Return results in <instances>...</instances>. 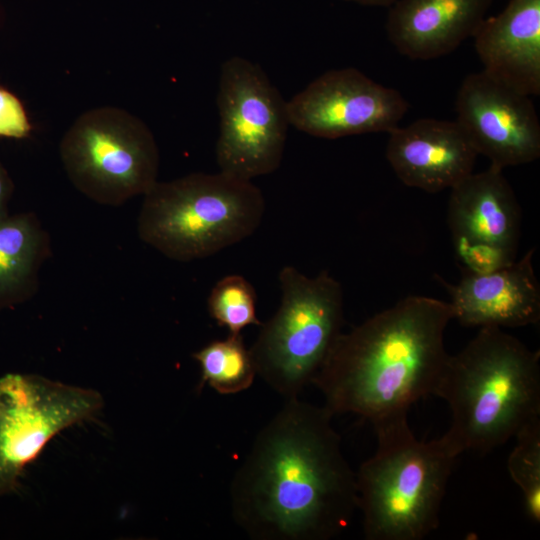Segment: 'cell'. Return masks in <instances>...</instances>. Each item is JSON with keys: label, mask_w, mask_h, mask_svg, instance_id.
Here are the masks:
<instances>
[{"label": "cell", "mask_w": 540, "mask_h": 540, "mask_svg": "<svg viewBox=\"0 0 540 540\" xmlns=\"http://www.w3.org/2000/svg\"><path fill=\"white\" fill-rule=\"evenodd\" d=\"M375 453L356 474L357 508L367 540H421L437 529L460 453L443 434L418 440L408 413L373 424Z\"/></svg>", "instance_id": "277c9868"}, {"label": "cell", "mask_w": 540, "mask_h": 540, "mask_svg": "<svg viewBox=\"0 0 540 540\" xmlns=\"http://www.w3.org/2000/svg\"><path fill=\"white\" fill-rule=\"evenodd\" d=\"M60 155L73 185L99 204L119 206L157 182L159 152L151 131L120 109L79 117L63 137Z\"/></svg>", "instance_id": "52a82bcc"}, {"label": "cell", "mask_w": 540, "mask_h": 540, "mask_svg": "<svg viewBox=\"0 0 540 540\" xmlns=\"http://www.w3.org/2000/svg\"><path fill=\"white\" fill-rule=\"evenodd\" d=\"M454 249L458 261L465 272L487 274L504 268L516 260L513 255L501 248L483 245L455 243Z\"/></svg>", "instance_id": "44dd1931"}, {"label": "cell", "mask_w": 540, "mask_h": 540, "mask_svg": "<svg viewBox=\"0 0 540 540\" xmlns=\"http://www.w3.org/2000/svg\"><path fill=\"white\" fill-rule=\"evenodd\" d=\"M201 367L200 388L205 384L222 395L249 389L257 371L241 334H229L214 340L193 354Z\"/></svg>", "instance_id": "ac0fdd59"}, {"label": "cell", "mask_w": 540, "mask_h": 540, "mask_svg": "<svg viewBox=\"0 0 540 540\" xmlns=\"http://www.w3.org/2000/svg\"><path fill=\"white\" fill-rule=\"evenodd\" d=\"M101 394L36 374L0 377V496L19 487L27 465L63 430L91 420Z\"/></svg>", "instance_id": "9c48e42d"}, {"label": "cell", "mask_w": 540, "mask_h": 540, "mask_svg": "<svg viewBox=\"0 0 540 540\" xmlns=\"http://www.w3.org/2000/svg\"><path fill=\"white\" fill-rule=\"evenodd\" d=\"M408 109L398 90L352 67L323 73L287 101L290 125L326 139L390 133Z\"/></svg>", "instance_id": "30bf717a"}, {"label": "cell", "mask_w": 540, "mask_h": 540, "mask_svg": "<svg viewBox=\"0 0 540 540\" xmlns=\"http://www.w3.org/2000/svg\"><path fill=\"white\" fill-rule=\"evenodd\" d=\"M217 106L219 171L247 181L274 172L290 123L287 101L263 69L240 56L227 59L221 67Z\"/></svg>", "instance_id": "ba28073f"}, {"label": "cell", "mask_w": 540, "mask_h": 540, "mask_svg": "<svg viewBox=\"0 0 540 540\" xmlns=\"http://www.w3.org/2000/svg\"><path fill=\"white\" fill-rule=\"evenodd\" d=\"M473 38L483 71L523 94H540V0H509Z\"/></svg>", "instance_id": "9a60e30c"}, {"label": "cell", "mask_w": 540, "mask_h": 540, "mask_svg": "<svg viewBox=\"0 0 540 540\" xmlns=\"http://www.w3.org/2000/svg\"><path fill=\"white\" fill-rule=\"evenodd\" d=\"M530 97L483 70L462 81L455 121L490 165L504 169L539 158L540 123Z\"/></svg>", "instance_id": "8fae6325"}, {"label": "cell", "mask_w": 540, "mask_h": 540, "mask_svg": "<svg viewBox=\"0 0 540 540\" xmlns=\"http://www.w3.org/2000/svg\"><path fill=\"white\" fill-rule=\"evenodd\" d=\"M477 151L456 121L421 118L389 133L386 158L406 185L429 193L451 189L473 172Z\"/></svg>", "instance_id": "7c38bea8"}, {"label": "cell", "mask_w": 540, "mask_h": 540, "mask_svg": "<svg viewBox=\"0 0 540 540\" xmlns=\"http://www.w3.org/2000/svg\"><path fill=\"white\" fill-rule=\"evenodd\" d=\"M49 253V235L35 214H9L0 222V311L36 293Z\"/></svg>", "instance_id": "e0dca14e"}, {"label": "cell", "mask_w": 540, "mask_h": 540, "mask_svg": "<svg viewBox=\"0 0 540 540\" xmlns=\"http://www.w3.org/2000/svg\"><path fill=\"white\" fill-rule=\"evenodd\" d=\"M324 405L286 399L230 483L234 522L253 540H329L357 508L356 474Z\"/></svg>", "instance_id": "6da1fadb"}, {"label": "cell", "mask_w": 540, "mask_h": 540, "mask_svg": "<svg viewBox=\"0 0 540 540\" xmlns=\"http://www.w3.org/2000/svg\"><path fill=\"white\" fill-rule=\"evenodd\" d=\"M31 130L22 102L13 93L0 87V137L22 139L28 137Z\"/></svg>", "instance_id": "7402d4cb"}, {"label": "cell", "mask_w": 540, "mask_h": 540, "mask_svg": "<svg viewBox=\"0 0 540 540\" xmlns=\"http://www.w3.org/2000/svg\"><path fill=\"white\" fill-rule=\"evenodd\" d=\"M282 293L276 313L249 348L257 376L285 400L314 379L342 333L340 283L327 271L308 277L293 266L278 275Z\"/></svg>", "instance_id": "8992f818"}, {"label": "cell", "mask_w": 540, "mask_h": 540, "mask_svg": "<svg viewBox=\"0 0 540 540\" xmlns=\"http://www.w3.org/2000/svg\"><path fill=\"white\" fill-rule=\"evenodd\" d=\"M535 248L487 274L465 272L446 284L453 319L466 327L517 328L540 320V284L533 267Z\"/></svg>", "instance_id": "4fadbf2b"}, {"label": "cell", "mask_w": 540, "mask_h": 540, "mask_svg": "<svg viewBox=\"0 0 540 540\" xmlns=\"http://www.w3.org/2000/svg\"><path fill=\"white\" fill-rule=\"evenodd\" d=\"M452 319L448 302L412 295L341 333L313 381L324 406L372 425L408 413L434 395L449 357L444 335Z\"/></svg>", "instance_id": "7a4b0ae2"}, {"label": "cell", "mask_w": 540, "mask_h": 540, "mask_svg": "<svg viewBox=\"0 0 540 540\" xmlns=\"http://www.w3.org/2000/svg\"><path fill=\"white\" fill-rule=\"evenodd\" d=\"M139 237L181 262L213 255L251 236L265 201L252 181L218 173H192L156 182L144 195Z\"/></svg>", "instance_id": "5b68a950"}, {"label": "cell", "mask_w": 540, "mask_h": 540, "mask_svg": "<svg viewBox=\"0 0 540 540\" xmlns=\"http://www.w3.org/2000/svg\"><path fill=\"white\" fill-rule=\"evenodd\" d=\"M367 6H391L397 0H346Z\"/></svg>", "instance_id": "cb8c5ba5"}, {"label": "cell", "mask_w": 540, "mask_h": 540, "mask_svg": "<svg viewBox=\"0 0 540 540\" xmlns=\"http://www.w3.org/2000/svg\"><path fill=\"white\" fill-rule=\"evenodd\" d=\"M492 0H397L386 31L396 50L413 60H430L473 37Z\"/></svg>", "instance_id": "2e32d148"}, {"label": "cell", "mask_w": 540, "mask_h": 540, "mask_svg": "<svg viewBox=\"0 0 540 540\" xmlns=\"http://www.w3.org/2000/svg\"><path fill=\"white\" fill-rule=\"evenodd\" d=\"M447 223L453 244H483L517 256L521 208L503 169L490 165L454 185Z\"/></svg>", "instance_id": "5bb4252c"}, {"label": "cell", "mask_w": 540, "mask_h": 540, "mask_svg": "<svg viewBox=\"0 0 540 540\" xmlns=\"http://www.w3.org/2000/svg\"><path fill=\"white\" fill-rule=\"evenodd\" d=\"M256 292L243 276L231 274L221 278L212 288L207 307L216 323L229 334H241L250 325H261L256 314Z\"/></svg>", "instance_id": "d6986e66"}, {"label": "cell", "mask_w": 540, "mask_h": 540, "mask_svg": "<svg viewBox=\"0 0 540 540\" xmlns=\"http://www.w3.org/2000/svg\"><path fill=\"white\" fill-rule=\"evenodd\" d=\"M12 182L0 163V222L8 215V203L12 194Z\"/></svg>", "instance_id": "603a6c76"}, {"label": "cell", "mask_w": 540, "mask_h": 540, "mask_svg": "<svg viewBox=\"0 0 540 540\" xmlns=\"http://www.w3.org/2000/svg\"><path fill=\"white\" fill-rule=\"evenodd\" d=\"M434 395L450 408L444 435L457 451L485 454L540 419V353L501 328H479L449 354Z\"/></svg>", "instance_id": "3957f363"}, {"label": "cell", "mask_w": 540, "mask_h": 540, "mask_svg": "<svg viewBox=\"0 0 540 540\" xmlns=\"http://www.w3.org/2000/svg\"><path fill=\"white\" fill-rule=\"evenodd\" d=\"M507 469L512 481L519 487L528 518L540 522V419L525 425L514 436Z\"/></svg>", "instance_id": "ffe728a7"}]
</instances>
